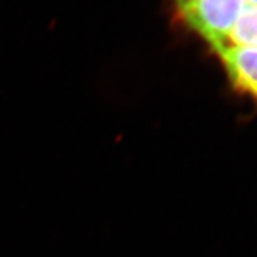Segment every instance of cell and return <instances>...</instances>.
Segmentation results:
<instances>
[{
    "mask_svg": "<svg viewBox=\"0 0 257 257\" xmlns=\"http://www.w3.org/2000/svg\"><path fill=\"white\" fill-rule=\"evenodd\" d=\"M244 6L245 0H193L180 11L189 28L218 51L227 47L230 32Z\"/></svg>",
    "mask_w": 257,
    "mask_h": 257,
    "instance_id": "cell-1",
    "label": "cell"
},
{
    "mask_svg": "<svg viewBox=\"0 0 257 257\" xmlns=\"http://www.w3.org/2000/svg\"><path fill=\"white\" fill-rule=\"evenodd\" d=\"M217 53L233 85L257 98V48L229 46Z\"/></svg>",
    "mask_w": 257,
    "mask_h": 257,
    "instance_id": "cell-2",
    "label": "cell"
},
{
    "mask_svg": "<svg viewBox=\"0 0 257 257\" xmlns=\"http://www.w3.org/2000/svg\"><path fill=\"white\" fill-rule=\"evenodd\" d=\"M257 48V5H245L229 35L227 47Z\"/></svg>",
    "mask_w": 257,
    "mask_h": 257,
    "instance_id": "cell-3",
    "label": "cell"
},
{
    "mask_svg": "<svg viewBox=\"0 0 257 257\" xmlns=\"http://www.w3.org/2000/svg\"><path fill=\"white\" fill-rule=\"evenodd\" d=\"M175 2L178 3L179 8L181 9V8H184V6H186L187 4H189V3H192L193 0H175Z\"/></svg>",
    "mask_w": 257,
    "mask_h": 257,
    "instance_id": "cell-4",
    "label": "cell"
},
{
    "mask_svg": "<svg viewBox=\"0 0 257 257\" xmlns=\"http://www.w3.org/2000/svg\"><path fill=\"white\" fill-rule=\"evenodd\" d=\"M248 2H250V4L252 5H257V0H248Z\"/></svg>",
    "mask_w": 257,
    "mask_h": 257,
    "instance_id": "cell-5",
    "label": "cell"
}]
</instances>
